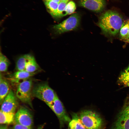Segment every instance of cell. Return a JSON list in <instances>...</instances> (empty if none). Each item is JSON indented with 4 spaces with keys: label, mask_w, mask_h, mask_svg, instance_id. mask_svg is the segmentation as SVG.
I'll use <instances>...</instances> for the list:
<instances>
[{
    "label": "cell",
    "mask_w": 129,
    "mask_h": 129,
    "mask_svg": "<svg viewBox=\"0 0 129 129\" xmlns=\"http://www.w3.org/2000/svg\"><path fill=\"white\" fill-rule=\"evenodd\" d=\"M79 117L87 129H104L105 124L103 119L95 112L90 110H83Z\"/></svg>",
    "instance_id": "obj_2"
},
{
    "label": "cell",
    "mask_w": 129,
    "mask_h": 129,
    "mask_svg": "<svg viewBox=\"0 0 129 129\" xmlns=\"http://www.w3.org/2000/svg\"><path fill=\"white\" fill-rule=\"evenodd\" d=\"M0 129H8L7 126L5 125H1Z\"/></svg>",
    "instance_id": "obj_24"
},
{
    "label": "cell",
    "mask_w": 129,
    "mask_h": 129,
    "mask_svg": "<svg viewBox=\"0 0 129 129\" xmlns=\"http://www.w3.org/2000/svg\"><path fill=\"white\" fill-rule=\"evenodd\" d=\"M129 25L128 20L123 22L120 30V37L123 39H126L128 33Z\"/></svg>",
    "instance_id": "obj_21"
},
{
    "label": "cell",
    "mask_w": 129,
    "mask_h": 129,
    "mask_svg": "<svg viewBox=\"0 0 129 129\" xmlns=\"http://www.w3.org/2000/svg\"><path fill=\"white\" fill-rule=\"evenodd\" d=\"M10 64L8 59L1 52L0 54V72L6 71Z\"/></svg>",
    "instance_id": "obj_19"
},
{
    "label": "cell",
    "mask_w": 129,
    "mask_h": 129,
    "mask_svg": "<svg viewBox=\"0 0 129 129\" xmlns=\"http://www.w3.org/2000/svg\"><path fill=\"white\" fill-rule=\"evenodd\" d=\"M15 113H6L0 110V123L1 124H9L15 120Z\"/></svg>",
    "instance_id": "obj_15"
},
{
    "label": "cell",
    "mask_w": 129,
    "mask_h": 129,
    "mask_svg": "<svg viewBox=\"0 0 129 129\" xmlns=\"http://www.w3.org/2000/svg\"><path fill=\"white\" fill-rule=\"evenodd\" d=\"M105 0H80V6L91 11L99 12L102 11L105 5Z\"/></svg>",
    "instance_id": "obj_10"
},
{
    "label": "cell",
    "mask_w": 129,
    "mask_h": 129,
    "mask_svg": "<svg viewBox=\"0 0 129 129\" xmlns=\"http://www.w3.org/2000/svg\"><path fill=\"white\" fill-rule=\"evenodd\" d=\"M126 42L129 43V38L126 40H125Z\"/></svg>",
    "instance_id": "obj_29"
},
{
    "label": "cell",
    "mask_w": 129,
    "mask_h": 129,
    "mask_svg": "<svg viewBox=\"0 0 129 129\" xmlns=\"http://www.w3.org/2000/svg\"><path fill=\"white\" fill-rule=\"evenodd\" d=\"M30 54H25L21 56L18 58L16 63V68L17 71L25 70Z\"/></svg>",
    "instance_id": "obj_16"
},
{
    "label": "cell",
    "mask_w": 129,
    "mask_h": 129,
    "mask_svg": "<svg viewBox=\"0 0 129 129\" xmlns=\"http://www.w3.org/2000/svg\"><path fill=\"white\" fill-rule=\"evenodd\" d=\"M48 11L53 17L55 18L59 3L53 1H44Z\"/></svg>",
    "instance_id": "obj_18"
},
{
    "label": "cell",
    "mask_w": 129,
    "mask_h": 129,
    "mask_svg": "<svg viewBox=\"0 0 129 129\" xmlns=\"http://www.w3.org/2000/svg\"><path fill=\"white\" fill-rule=\"evenodd\" d=\"M70 129H87L83 124L77 113L72 114V118L69 123Z\"/></svg>",
    "instance_id": "obj_13"
},
{
    "label": "cell",
    "mask_w": 129,
    "mask_h": 129,
    "mask_svg": "<svg viewBox=\"0 0 129 129\" xmlns=\"http://www.w3.org/2000/svg\"><path fill=\"white\" fill-rule=\"evenodd\" d=\"M38 71L33 73H30L25 70L17 71L11 76V80L13 82L18 83L21 81H23L27 79L37 73Z\"/></svg>",
    "instance_id": "obj_11"
},
{
    "label": "cell",
    "mask_w": 129,
    "mask_h": 129,
    "mask_svg": "<svg viewBox=\"0 0 129 129\" xmlns=\"http://www.w3.org/2000/svg\"><path fill=\"white\" fill-rule=\"evenodd\" d=\"M32 96L44 102L46 104L52 102L57 96L46 82L35 85L32 91Z\"/></svg>",
    "instance_id": "obj_3"
},
{
    "label": "cell",
    "mask_w": 129,
    "mask_h": 129,
    "mask_svg": "<svg viewBox=\"0 0 129 129\" xmlns=\"http://www.w3.org/2000/svg\"><path fill=\"white\" fill-rule=\"evenodd\" d=\"M129 22V19L128 20ZM129 38V30H128V35H127V36L126 37V40H127Z\"/></svg>",
    "instance_id": "obj_27"
},
{
    "label": "cell",
    "mask_w": 129,
    "mask_h": 129,
    "mask_svg": "<svg viewBox=\"0 0 129 129\" xmlns=\"http://www.w3.org/2000/svg\"><path fill=\"white\" fill-rule=\"evenodd\" d=\"M44 1H53L59 3L60 2V0H44Z\"/></svg>",
    "instance_id": "obj_25"
},
{
    "label": "cell",
    "mask_w": 129,
    "mask_h": 129,
    "mask_svg": "<svg viewBox=\"0 0 129 129\" xmlns=\"http://www.w3.org/2000/svg\"><path fill=\"white\" fill-rule=\"evenodd\" d=\"M9 90L8 82L2 77L0 74V102L1 104L4 99L8 94Z\"/></svg>",
    "instance_id": "obj_12"
},
{
    "label": "cell",
    "mask_w": 129,
    "mask_h": 129,
    "mask_svg": "<svg viewBox=\"0 0 129 129\" xmlns=\"http://www.w3.org/2000/svg\"><path fill=\"white\" fill-rule=\"evenodd\" d=\"M68 3L60 1L59 3L55 18H60L64 16L66 6Z\"/></svg>",
    "instance_id": "obj_20"
},
{
    "label": "cell",
    "mask_w": 129,
    "mask_h": 129,
    "mask_svg": "<svg viewBox=\"0 0 129 129\" xmlns=\"http://www.w3.org/2000/svg\"><path fill=\"white\" fill-rule=\"evenodd\" d=\"M44 124H43L40 126L37 129H43L44 127Z\"/></svg>",
    "instance_id": "obj_26"
},
{
    "label": "cell",
    "mask_w": 129,
    "mask_h": 129,
    "mask_svg": "<svg viewBox=\"0 0 129 129\" xmlns=\"http://www.w3.org/2000/svg\"><path fill=\"white\" fill-rule=\"evenodd\" d=\"M39 67L34 56L30 54L26 65L25 70L29 72L33 73L39 71Z\"/></svg>",
    "instance_id": "obj_14"
},
{
    "label": "cell",
    "mask_w": 129,
    "mask_h": 129,
    "mask_svg": "<svg viewBox=\"0 0 129 129\" xmlns=\"http://www.w3.org/2000/svg\"><path fill=\"white\" fill-rule=\"evenodd\" d=\"M123 22L122 17L119 13L109 10L101 15L98 25L105 34L114 36L120 31Z\"/></svg>",
    "instance_id": "obj_1"
},
{
    "label": "cell",
    "mask_w": 129,
    "mask_h": 129,
    "mask_svg": "<svg viewBox=\"0 0 129 129\" xmlns=\"http://www.w3.org/2000/svg\"><path fill=\"white\" fill-rule=\"evenodd\" d=\"M80 16L78 13H74L61 23L53 27L55 33L59 34L76 29L79 26Z\"/></svg>",
    "instance_id": "obj_4"
},
{
    "label": "cell",
    "mask_w": 129,
    "mask_h": 129,
    "mask_svg": "<svg viewBox=\"0 0 129 129\" xmlns=\"http://www.w3.org/2000/svg\"><path fill=\"white\" fill-rule=\"evenodd\" d=\"M111 129H129V97L117 115Z\"/></svg>",
    "instance_id": "obj_7"
},
{
    "label": "cell",
    "mask_w": 129,
    "mask_h": 129,
    "mask_svg": "<svg viewBox=\"0 0 129 129\" xmlns=\"http://www.w3.org/2000/svg\"><path fill=\"white\" fill-rule=\"evenodd\" d=\"M46 104L57 117L61 128L63 127L65 124L69 123L71 119L67 114L63 103L57 96L52 102Z\"/></svg>",
    "instance_id": "obj_6"
},
{
    "label": "cell",
    "mask_w": 129,
    "mask_h": 129,
    "mask_svg": "<svg viewBox=\"0 0 129 129\" xmlns=\"http://www.w3.org/2000/svg\"></svg>",
    "instance_id": "obj_30"
},
{
    "label": "cell",
    "mask_w": 129,
    "mask_h": 129,
    "mask_svg": "<svg viewBox=\"0 0 129 129\" xmlns=\"http://www.w3.org/2000/svg\"><path fill=\"white\" fill-rule=\"evenodd\" d=\"M118 79L121 84L124 86H129V65L121 73Z\"/></svg>",
    "instance_id": "obj_17"
},
{
    "label": "cell",
    "mask_w": 129,
    "mask_h": 129,
    "mask_svg": "<svg viewBox=\"0 0 129 129\" xmlns=\"http://www.w3.org/2000/svg\"><path fill=\"white\" fill-rule=\"evenodd\" d=\"M32 81L27 79L18 84L16 92V96L23 102L29 104L32 107Z\"/></svg>",
    "instance_id": "obj_5"
},
{
    "label": "cell",
    "mask_w": 129,
    "mask_h": 129,
    "mask_svg": "<svg viewBox=\"0 0 129 129\" xmlns=\"http://www.w3.org/2000/svg\"><path fill=\"white\" fill-rule=\"evenodd\" d=\"M76 9L75 3L73 1L68 2L66 4L65 11L64 16L73 13Z\"/></svg>",
    "instance_id": "obj_22"
},
{
    "label": "cell",
    "mask_w": 129,
    "mask_h": 129,
    "mask_svg": "<svg viewBox=\"0 0 129 129\" xmlns=\"http://www.w3.org/2000/svg\"><path fill=\"white\" fill-rule=\"evenodd\" d=\"M69 0H60V1H62L68 2Z\"/></svg>",
    "instance_id": "obj_28"
},
{
    "label": "cell",
    "mask_w": 129,
    "mask_h": 129,
    "mask_svg": "<svg viewBox=\"0 0 129 129\" xmlns=\"http://www.w3.org/2000/svg\"><path fill=\"white\" fill-rule=\"evenodd\" d=\"M15 120L16 123L31 127L33 124L32 116L29 110L21 107L15 114Z\"/></svg>",
    "instance_id": "obj_8"
},
{
    "label": "cell",
    "mask_w": 129,
    "mask_h": 129,
    "mask_svg": "<svg viewBox=\"0 0 129 129\" xmlns=\"http://www.w3.org/2000/svg\"><path fill=\"white\" fill-rule=\"evenodd\" d=\"M12 129H32L30 127L16 123L13 128Z\"/></svg>",
    "instance_id": "obj_23"
},
{
    "label": "cell",
    "mask_w": 129,
    "mask_h": 129,
    "mask_svg": "<svg viewBox=\"0 0 129 129\" xmlns=\"http://www.w3.org/2000/svg\"><path fill=\"white\" fill-rule=\"evenodd\" d=\"M17 97L11 89L1 104L0 110L6 113H15L18 105Z\"/></svg>",
    "instance_id": "obj_9"
}]
</instances>
